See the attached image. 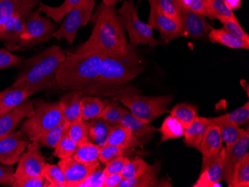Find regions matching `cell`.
<instances>
[{"instance_id":"cell-1","label":"cell","mask_w":249,"mask_h":187,"mask_svg":"<svg viewBox=\"0 0 249 187\" xmlns=\"http://www.w3.org/2000/svg\"><path fill=\"white\" fill-rule=\"evenodd\" d=\"M93 29L89 39L75 49L77 54L123 53L132 48L128 43L124 27L115 5L102 4L92 16Z\"/></svg>"},{"instance_id":"cell-2","label":"cell","mask_w":249,"mask_h":187,"mask_svg":"<svg viewBox=\"0 0 249 187\" xmlns=\"http://www.w3.org/2000/svg\"><path fill=\"white\" fill-rule=\"evenodd\" d=\"M106 86L93 84L85 90V93H103L120 102L130 112L145 123L150 124L155 119L165 114L173 102L172 96H142L131 86Z\"/></svg>"},{"instance_id":"cell-3","label":"cell","mask_w":249,"mask_h":187,"mask_svg":"<svg viewBox=\"0 0 249 187\" xmlns=\"http://www.w3.org/2000/svg\"><path fill=\"white\" fill-rule=\"evenodd\" d=\"M103 56V53L77 54L66 51L65 60L55 75L58 89L83 91L96 83Z\"/></svg>"},{"instance_id":"cell-4","label":"cell","mask_w":249,"mask_h":187,"mask_svg":"<svg viewBox=\"0 0 249 187\" xmlns=\"http://www.w3.org/2000/svg\"><path fill=\"white\" fill-rule=\"evenodd\" d=\"M142 72L141 60L133 48L126 52L103 54L96 84L106 86L126 85Z\"/></svg>"},{"instance_id":"cell-5","label":"cell","mask_w":249,"mask_h":187,"mask_svg":"<svg viewBox=\"0 0 249 187\" xmlns=\"http://www.w3.org/2000/svg\"><path fill=\"white\" fill-rule=\"evenodd\" d=\"M64 119L58 104L37 102L35 112L22 122L20 131L30 142H38L43 135L59 125Z\"/></svg>"},{"instance_id":"cell-6","label":"cell","mask_w":249,"mask_h":187,"mask_svg":"<svg viewBox=\"0 0 249 187\" xmlns=\"http://www.w3.org/2000/svg\"><path fill=\"white\" fill-rule=\"evenodd\" d=\"M119 17L123 27L128 32L131 45L148 44L151 48L160 45V42L154 38L152 26L140 19L138 9L134 6L133 1H124L119 11Z\"/></svg>"},{"instance_id":"cell-7","label":"cell","mask_w":249,"mask_h":187,"mask_svg":"<svg viewBox=\"0 0 249 187\" xmlns=\"http://www.w3.org/2000/svg\"><path fill=\"white\" fill-rule=\"evenodd\" d=\"M95 6V0H82L80 3L66 15V19L54 32L53 37L58 40L64 39L70 45H72L79 28L86 26L91 19Z\"/></svg>"},{"instance_id":"cell-8","label":"cell","mask_w":249,"mask_h":187,"mask_svg":"<svg viewBox=\"0 0 249 187\" xmlns=\"http://www.w3.org/2000/svg\"><path fill=\"white\" fill-rule=\"evenodd\" d=\"M39 9L32 11L26 17V27L20 37L21 47L39 45L53 37L58 26L40 14Z\"/></svg>"},{"instance_id":"cell-9","label":"cell","mask_w":249,"mask_h":187,"mask_svg":"<svg viewBox=\"0 0 249 187\" xmlns=\"http://www.w3.org/2000/svg\"><path fill=\"white\" fill-rule=\"evenodd\" d=\"M11 86L29 90L34 93L44 90H58V88L50 83L35 56L25 62L22 72Z\"/></svg>"},{"instance_id":"cell-10","label":"cell","mask_w":249,"mask_h":187,"mask_svg":"<svg viewBox=\"0 0 249 187\" xmlns=\"http://www.w3.org/2000/svg\"><path fill=\"white\" fill-rule=\"evenodd\" d=\"M150 15L148 24L160 32V37L166 44L181 36L182 28L179 21L169 17L160 11L157 0H149Z\"/></svg>"},{"instance_id":"cell-11","label":"cell","mask_w":249,"mask_h":187,"mask_svg":"<svg viewBox=\"0 0 249 187\" xmlns=\"http://www.w3.org/2000/svg\"><path fill=\"white\" fill-rule=\"evenodd\" d=\"M18 162V166L14 174L15 178L41 176L47 163L37 141L29 143L27 151L21 154Z\"/></svg>"},{"instance_id":"cell-12","label":"cell","mask_w":249,"mask_h":187,"mask_svg":"<svg viewBox=\"0 0 249 187\" xmlns=\"http://www.w3.org/2000/svg\"><path fill=\"white\" fill-rule=\"evenodd\" d=\"M225 148L216 154L203 157L199 178L194 187H221L220 181L225 164Z\"/></svg>"},{"instance_id":"cell-13","label":"cell","mask_w":249,"mask_h":187,"mask_svg":"<svg viewBox=\"0 0 249 187\" xmlns=\"http://www.w3.org/2000/svg\"><path fill=\"white\" fill-rule=\"evenodd\" d=\"M30 142L27 136L20 131H11L2 136L0 138V163L13 166Z\"/></svg>"},{"instance_id":"cell-14","label":"cell","mask_w":249,"mask_h":187,"mask_svg":"<svg viewBox=\"0 0 249 187\" xmlns=\"http://www.w3.org/2000/svg\"><path fill=\"white\" fill-rule=\"evenodd\" d=\"M99 165L100 162L85 164L78 162L72 156L61 159L58 162V166L65 175L67 187H80L99 168Z\"/></svg>"},{"instance_id":"cell-15","label":"cell","mask_w":249,"mask_h":187,"mask_svg":"<svg viewBox=\"0 0 249 187\" xmlns=\"http://www.w3.org/2000/svg\"><path fill=\"white\" fill-rule=\"evenodd\" d=\"M180 23L182 28L181 36L202 38L208 35L213 29L205 17L180 7Z\"/></svg>"},{"instance_id":"cell-16","label":"cell","mask_w":249,"mask_h":187,"mask_svg":"<svg viewBox=\"0 0 249 187\" xmlns=\"http://www.w3.org/2000/svg\"><path fill=\"white\" fill-rule=\"evenodd\" d=\"M249 146V131L244 129L241 136L233 146L225 148V164L222 180L227 183H231L236 165L246 156Z\"/></svg>"},{"instance_id":"cell-17","label":"cell","mask_w":249,"mask_h":187,"mask_svg":"<svg viewBox=\"0 0 249 187\" xmlns=\"http://www.w3.org/2000/svg\"><path fill=\"white\" fill-rule=\"evenodd\" d=\"M45 74L48 78L50 83L58 88L56 85L55 75L60 66L66 58V51L59 46H52L35 55Z\"/></svg>"},{"instance_id":"cell-18","label":"cell","mask_w":249,"mask_h":187,"mask_svg":"<svg viewBox=\"0 0 249 187\" xmlns=\"http://www.w3.org/2000/svg\"><path fill=\"white\" fill-rule=\"evenodd\" d=\"M26 17H13L0 26V42L8 50L18 51L22 48L20 37L26 27Z\"/></svg>"},{"instance_id":"cell-19","label":"cell","mask_w":249,"mask_h":187,"mask_svg":"<svg viewBox=\"0 0 249 187\" xmlns=\"http://www.w3.org/2000/svg\"><path fill=\"white\" fill-rule=\"evenodd\" d=\"M39 0H0V26L13 17H27Z\"/></svg>"},{"instance_id":"cell-20","label":"cell","mask_w":249,"mask_h":187,"mask_svg":"<svg viewBox=\"0 0 249 187\" xmlns=\"http://www.w3.org/2000/svg\"><path fill=\"white\" fill-rule=\"evenodd\" d=\"M35 112L32 101H25L7 114L0 115V138L15 131L23 119L31 117Z\"/></svg>"},{"instance_id":"cell-21","label":"cell","mask_w":249,"mask_h":187,"mask_svg":"<svg viewBox=\"0 0 249 187\" xmlns=\"http://www.w3.org/2000/svg\"><path fill=\"white\" fill-rule=\"evenodd\" d=\"M107 144L117 146L123 150L143 148L142 142L134 136L132 131L122 125L112 127L107 137Z\"/></svg>"},{"instance_id":"cell-22","label":"cell","mask_w":249,"mask_h":187,"mask_svg":"<svg viewBox=\"0 0 249 187\" xmlns=\"http://www.w3.org/2000/svg\"><path fill=\"white\" fill-rule=\"evenodd\" d=\"M83 96V92L80 90H72L60 100L58 107L64 119L72 122L82 119L80 102Z\"/></svg>"},{"instance_id":"cell-23","label":"cell","mask_w":249,"mask_h":187,"mask_svg":"<svg viewBox=\"0 0 249 187\" xmlns=\"http://www.w3.org/2000/svg\"><path fill=\"white\" fill-rule=\"evenodd\" d=\"M223 148V139L219 127L213 123L209 125L201 139L198 150L203 157L214 155Z\"/></svg>"},{"instance_id":"cell-24","label":"cell","mask_w":249,"mask_h":187,"mask_svg":"<svg viewBox=\"0 0 249 187\" xmlns=\"http://www.w3.org/2000/svg\"><path fill=\"white\" fill-rule=\"evenodd\" d=\"M33 92L20 88L12 87L0 93V115L7 114L26 101Z\"/></svg>"},{"instance_id":"cell-25","label":"cell","mask_w":249,"mask_h":187,"mask_svg":"<svg viewBox=\"0 0 249 187\" xmlns=\"http://www.w3.org/2000/svg\"><path fill=\"white\" fill-rule=\"evenodd\" d=\"M212 123V118L197 116L194 123L185 129L184 141L186 146L198 149L203 136L205 135L209 125Z\"/></svg>"},{"instance_id":"cell-26","label":"cell","mask_w":249,"mask_h":187,"mask_svg":"<svg viewBox=\"0 0 249 187\" xmlns=\"http://www.w3.org/2000/svg\"><path fill=\"white\" fill-rule=\"evenodd\" d=\"M120 125L131 130L134 136L138 139H144V140L152 138L154 132L157 130L150 124L145 123L134 117L127 109H124V115Z\"/></svg>"},{"instance_id":"cell-27","label":"cell","mask_w":249,"mask_h":187,"mask_svg":"<svg viewBox=\"0 0 249 187\" xmlns=\"http://www.w3.org/2000/svg\"><path fill=\"white\" fill-rule=\"evenodd\" d=\"M212 120L213 122L216 124L220 128L222 139L225 142L226 147L234 145L244 131V129H242L238 125L224 117L223 115L212 118Z\"/></svg>"},{"instance_id":"cell-28","label":"cell","mask_w":249,"mask_h":187,"mask_svg":"<svg viewBox=\"0 0 249 187\" xmlns=\"http://www.w3.org/2000/svg\"><path fill=\"white\" fill-rule=\"evenodd\" d=\"M208 36L212 43H219L221 45L229 48L246 50H249V43L237 38L223 29L213 28L208 33Z\"/></svg>"},{"instance_id":"cell-29","label":"cell","mask_w":249,"mask_h":187,"mask_svg":"<svg viewBox=\"0 0 249 187\" xmlns=\"http://www.w3.org/2000/svg\"><path fill=\"white\" fill-rule=\"evenodd\" d=\"M89 125V140L100 148L106 146L112 126L101 118L93 119Z\"/></svg>"},{"instance_id":"cell-30","label":"cell","mask_w":249,"mask_h":187,"mask_svg":"<svg viewBox=\"0 0 249 187\" xmlns=\"http://www.w3.org/2000/svg\"><path fill=\"white\" fill-rule=\"evenodd\" d=\"M161 169L160 163H156L146 172L134 178L123 179L118 187H154L157 181V176Z\"/></svg>"},{"instance_id":"cell-31","label":"cell","mask_w":249,"mask_h":187,"mask_svg":"<svg viewBox=\"0 0 249 187\" xmlns=\"http://www.w3.org/2000/svg\"><path fill=\"white\" fill-rule=\"evenodd\" d=\"M208 17L216 19L224 23L231 19L236 18L233 11L231 10L224 0H205Z\"/></svg>"},{"instance_id":"cell-32","label":"cell","mask_w":249,"mask_h":187,"mask_svg":"<svg viewBox=\"0 0 249 187\" xmlns=\"http://www.w3.org/2000/svg\"><path fill=\"white\" fill-rule=\"evenodd\" d=\"M81 117L85 121L97 118L106 107V104L100 98L82 96L80 102Z\"/></svg>"},{"instance_id":"cell-33","label":"cell","mask_w":249,"mask_h":187,"mask_svg":"<svg viewBox=\"0 0 249 187\" xmlns=\"http://www.w3.org/2000/svg\"><path fill=\"white\" fill-rule=\"evenodd\" d=\"M81 1L82 0H64V2L58 7L50 6L40 2L38 9L46 14L47 17L54 19L56 23H59L64 19V16L80 3Z\"/></svg>"},{"instance_id":"cell-34","label":"cell","mask_w":249,"mask_h":187,"mask_svg":"<svg viewBox=\"0 0 249 187\" xmlns=\"http://www.w3.org/2000/svg\"><path fill=\"white\" fill-rule=\"evenodd\" d=\"M71 122L64 119L62 122L48 131L38 141L40 147H49L54 149L63 136H65L69 129Z\"/></svg>"},{"instance_id":"cell-35","label":"cell","mask_w":249,"mask_h":187,"mask_svg":"<svg viewBox=\"0 0 249 187\" xmlns=\"http://www.w3.org/2000/svg\"><path fill=\"white\" fill-rule=\"evenodd\" d=\"M197 114H198V109L196 106L181 103L173 107L170 112V116L177 119L184 127V129H187L194 123L196 118L198 116Z\"/></svg>"},{"instance_id":"cell-36","label":"cell","mask_w":249,"mask_h":187,"mask_svg":"<svg viewBox=\"0 0 249 187\" xmlns=\"http://www.w3.org/2000/svg\"><path fill=\"white\" fill-rule=\"evenodd\" d=\"M99 151L100 147L89 140L78 146L72 157L81 163L92 164L100 162L99 160Z\"/></svg>"},{"instance_id":"cell-37","label":"cell","mask_w":249,"mask_h":187,"mask_svg":"<svg viewBox=\"0 0 249 187\" xmlns=\"http://www.w3.org/2000/svg\"><path fill=\"white\" fill-rule=\"evenodd\" d=\"M159 131L161 133L160 142L184 136L185 129L178 120L169 115L166 117Z\"/></svg>"},{"instance_id":"cell-38","label":"cell","mask_w":249,"mask_h":187,"mask_svg":"<svg viewBox=\"0 0 249 187\" xmlns=\"http://www.w3.org/2000/svg\"><path fill=\"white\" fill-rule=\"evenodd\" d=\"M230 187H249V153L239 162L235 167L232 174L231 181L229 184Z\"/></svg>"},{"instance_id":"cell-39","label":"cell","mask_w":249,"mask_h":187,"mask_svg":"<svg viewBox=\"0 0 249 187\" xmlns=\"http://www.w3.org/2000/svg\"><path fill=\"white\" fill-rule=\"evenodd\" d=\"M124 109L125 108L114 100V102H110L106 104L97 118L103 119L112 127L120 125L124 115Z\"/></svg>"},{"instance_id":"cell-40","label":"cell","mask_w":249,"mask_h":187,"mask_svg":"<svg viewBox=\"0 0 249 187\" xmlns=\"http://www.w3.org/2000/svg\"><path fill=\"white\" fill-rule=\"evenodd\" d=\"M42 175L50 187H67V181L62 170L57 165L46 163Z\"/></svg>"},{"instance_id":"cell-41","label":"cell","mask_w":249,"mask_h":187,"mask_svg":"<svg viewBox=\"0 0 249 187\" xmlns=\"http://www.w3.org/2000/svg\"><path fill=\"white\" fill-rule=\"evenodd\" d=\"M89 122L85 120H75L71 122L67 135L76 143L78 146L89 141Z\"/></svg>"},{"instance_id":"cell-42","label":"cell","mask_w":249,"mask_h":187,"mask_svg":"<svg viewBox=\"0 0 249 187\" xmlns=\"http://www.w3.org/2000/svg\"><path fill=\"white\" fill-rule=\"evenodd\" d=\"M151 165L142 159H137L128 162L122 171L123 179L137 178L146 172L151 168Z\"/></svg>"},{"instance_id":"cell-43","label":"cell","mask_w":249,"mask_h":187,"mask_svg":"<svg viewBox=\"0 0 249 187\" xmlns=\"http://www.w3.org/2000/svg\"><path fill=\"white\" fill-rule=\"evenodd\" d=\"M77 148L78 145L67 134L54 148V156L60 160L72 157Z\"/></svg>"},{"instance_id":"cell-44","label":"cell","mask_w":249,"mask_h":187,"mask_svg":"<svg viewBox=\"0 0 249 187\" xmlns=\"http://www.w3.org/2000/svg\"><path fill=\"white\" fill-rule=\"evenodd\" d=\"M157 3L163 14L180 22V5L178 0H157Z\"/></svg>"},{"instance_id":"cell-45","label":"cell","mask_w":249,"mask_h":187,"mask_svg":"<svg viewBox=\"0 0 249 187\" xmlns=\"http://www.w3.org/2000/svg\"><path fill=\"white\" fill-rule=\"evenodd\" d=\"M124 150L117 146L106 144L100 148L99 160L101 163L107 164L109 162L122 157L124 154Z\"/></svg>"},{"instance_id":"cell-46","label":"cell","mask_w":249,"mask_h":187,"mask_svg":"<svg viewBox=\"0 0 249 187\" xmlns=\"http://www.w3.org/2000/svg\"><path fill=\"white\" fill-rule=\"evenodd\" d=\"M224 117L231 121L236 125H246L249 122V103L246 102L244 105L236 109L233 112L223 115Z\"/></svg>"},{"instance_id":"cell-47","label":"cell","mask_w":249,"mask_h":187,"mask_svg":"<svg viewBox=\"0 0 249 187\" xmlns=\"http://www.w3.org/2000/svg\"><path fill=\"white\" fill-rule=\"evenodd\" d=\"M224 30L227 31L228 32L233 34L235 37L240 40L249 43V35L245 32L244 29L240 26L238 19L236 18L231 19L226 21L223 23Z\"/></svg>"},{"instance_id":"cell-48","label":"cell","mask_w":249,"mask_h":187,"mask_svg":"<svg viewBox=\"0 0 249 187\" xmlns=\"http://www.w3.org/2000/svg\"><path fill=\"white\" fill-rule=\"evenodd\" d=\"M46 179L43 176L39 177H23V178H15L13 187H48L46 184Z\"/></svg>"},{"instance_id":"cell-49","label":"cell","mask_w":249,"mask_h":187,"mask_svg":"<svg viewBox=\"0 0 249 187\" xmlns=\"http://www.w3.org/2000/svg\"><path fill=\"white\" fill-rule=\"evenodd\" d=\"M22 58L12 54L9 50L0 49V70L19 65Z\"/></svg>"},{"instance_id":"cell-50","label":"cell","mask_w":249,"mask_h":187,"mask_svg":"<svg viewBox=\"0 0 249 187\" xmlns=\"http://www.w3.org/2000/svg\"><path fill=\"white\" fill-rule=\"evenodd\" d=\"M180 7L208 17L205 0H178Z\"/></svg>"},{"instance_id":"cell-51","label":"cell","mask_w":249,"mask_h":187,"mask_svg":"<svg viewBox=\"0 0 249 187\" xmlns=\"http://www.w3.org/2000/svg\"><path fill=\"white\" fill-rule=\"evenodd\" d=\"M129 162L127 157L122 156L115 160H112L106 164V168L103 170V172L106 176L110 174H121L125 165Z\"/></svg>"},{"instance_id":"cell-52","label":"cell","mask_w":249,"mask_h":187,"mask_svg":"<svg viewBox=\"0 0 249 187\" xmlns=\"http://www.w3.org/2000/svg\"><path fill=\"white\" fill-rule=\"evenodd\" d=\"M13 166L0 164V184L12 187L15 181Z\"/></svg>"},{"instance_id":"cell-53","label":"cell","mask_w":249,"mask_h":187,"mask_svg":"<svg viewBox=\"0 0 249 187\" xmlns=\"http://www.w3.org/2000/svg\"><path fill=\"white\" fill-rule=\"evenodd\" d=\"M106 178V175L103 172V170H99L98 168L79 187H103Z\"/></svg>"},{"instance_id":"cell-54","label":"cell","mask_w":249,"mask_h":187,"mask_svg":"<svg viewBox=\"0 0 249 187\" xmlns=\"http://www.w3.org/2000/svg\"><path fill=\"white\" fill-rule=\"evenodd\" d=\"M123 180L122 174H110L106 176L103 187H118L119 184Z\"/></svg>"},{"instance_id":"cell-55","label":"cell","mask_w":249,"mask_h":187,"mask_svg":"<svg viewBox=\"0 0 249 187\" xmlns=\"http://www.w3.org/2000/svg\"><path fill=\"white\" fill-rule=\"evenodd\" d=\"M224 2L232 11L241 8L242 0H224Z\"/></svg>"},{"instance_id":"cell-56","label":"cell","mask_w":249,"mask_h":187,"mask_svg":"<svg viewBox=\"0 0 249 187\" xmlns=\"http://www.w3.org/2000/svg\"><path fill=\"white\" fill-rule=\"evenodd\" d=\"M103 3L106 5H116L117 2H122L123 0H102Z\"/></svg>"},{"instance_id":"cell-57","label":"cell","mask_w":249,"mask_h":187,"mask_svg":"<svg viewBox=\"0 0 249 187\" xmlns=\"http://www.w3.org/2000/svg\"><path fill=\"white\" fill-rule=\"evenodd\" d=\"M241 85L243 86V87H245V86H246V93H247L248 96H249V85H248L247 82H246V80H241Z\"/></svg>"}]
</instances>
